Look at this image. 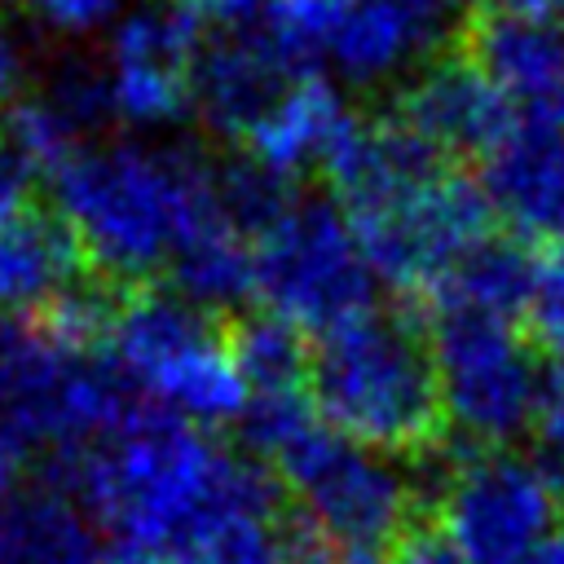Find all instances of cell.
Wrapping results in <instances>:
<instances>
[{"label": "cell", "mask_w": 564, "mask_h": 564, "mask_svg": "<svg viewBox=\"0 0 564 564\" xmlns=\"http://www.w3.org/2000/svg\"><path fill=\"white\" fill-rule=\"evenodd\" d=\"M106 564H189L234 516L282 511L264 463L238 458L207 427L159 405H132L75 467Z\"/></svg>", "instance_id": "cell-1"}, {"label": "cell", "mask_w": 564, "mask_h": 564, "mask_svg": "<svg viewBox=\"0 0 564 564\" xmlns=\"http://www.w3.org/2000/svg\"><path fill=\"white\" fill-rule=\"evenodd\" d=\"M53 207L88 264L141 286L167 273L185 242L229 220L220 172L181 145L115 141L79 150L53 172Z\"/></svg>", "instance_id": "cell-2"}, {"label": "cell", "mask_w": 564, "mask_h": 564, "mask_svg": "<svg viewBox=\"0 0 564 564\" xmlns=\"http://www.w3.org/2000/svg\"><path fill=\"white\" fill-rule=\"evenodd\" d=\"M247 445L269 458L282 489L300 498V516L344 551H383L414 520V489L388 463L335 427H326L308 392L251 397L242 410Z\"/></svg>", "instance_id": "cell-3"}, {"label": "cell", "mask_w": 564, "mask_h": 564, "mask_svg": "<svg viewBox=\"0 0 564 564\" xmlns=\"http://www.w3.org/2000/svg\"><path fill=\"white\" fill-rule=\"evenodd\" d=\"M308 401L326 427L375 454L423 458L449 427L427 335L392 313H366L313 339Z\"/></svg>", "instance_id": "cell-4"}, {"label": "cell", "mask_w": 564, "mask_h": 564, "mask_svg": "<svg viewBox=\"0 0 564 564\" xmlns=\"http://www.w3.org/2000/svg\"><path fill=\"white\" fill-rule=\"evenodd\" d=\"M106 366L159 410L185 423H229L247 410V383L234 366L229 335L207 308L132 286L110 304L106 317Z\"/></svg>", "instance_id": "cell-5"}, {"label": "cell", "mask_w": 564, "mask_h": 564, "mask_svg": "<svg viewBox=\"0 0 564 564\" xmlns=\"http://www.w3.org/2000/svg\"><path fill=\"white\" fill-rule=\"evenodd\" d=\"M137 401L88 348L44 322H0V423L70 458L93 449Z\"/></svg>", "instance_id": "cell-6"}, {"label": "cell", "mask_w": 564, "mask_h": 564, "mask_svg": "<svg viewBox=\"0 0 564 564\" xmlns=\"http://www.w3.org/2000/svg\"><path fill=\"white\" fill-rule=\"evenodd\" d=\"M344 216L370 273L419 295L494 238V207L480 181L454 172L449 163L379 198L352 203Z\"/></svg>", "instance_id": "cell-7"}, {"label": "cell", "mask_w": 564, "mask_h": 564, "mask_svg": "<svg viewBox=\"0 0 564 564\" xmlns=\"http://www.w3.org/2000/svg\"><path fill=\"white\" fill-rule=\"evenodd\" d=\"M256 295L300 335H326L375 313V273L348 216L317 198H291L256 238Z\"/></svg>", "instance_id": "cell-8"}, {"label": "cell", "mask_w": 564, "mask_h": 564, "mask_svg": "<svg viewBox=\"0 0 564 564\" xmlns=\"http://www.w3.org/2000/svg\"><path fill=\"white\" fill-rule=\"evenodd\" d=\"M427 348L445 423L476 449H502L533 432L546 366L524 326L480 313H432Z\"/></svg>", "instance_id": "cell-9"}, {"label": "cell", "mask_w": 564, "mask_h": 564, "mask_svg": "<svg viewBox=\"0 0 564 564\" xmlns=\"http://www.w3.org/2000/svg\"><path fill=\"white\" fill-rule=\"evenodd\" d=\"M436 520L467 564H529L555 542L564 494L538 458L476 449L449 471Z\"/></svg>", "instance_id": "cell-10"}, {"label": "cell", "mask_w": 564, "mask_h": 564, "mask_svg": "<svg viewBox=\"0 0 564 564\" xmlns=\"http://www.w3.org/2000/svg\"><path fill=\"white\" fill-rule=\"evenodd\" d=\"M203 44L185 4H132L110 26L101 66L110 119L132 128H163L194 106V70Z\"/></svg>", "instance_id": "cell-11"}, {"label": "cell", "mask_w": 564, "mask_h": 564, "mask_svg": "<svg viewBox=\"0 0 564 564\" xmlns=\"http://www.w3.org/2000/svg\"><path fill=\"white\" fill-rule=\"evenodd\" d=\"M480 189L516 242L564 238V97L516 106L511 128L480 159Z\"/></svg>", "instance_id": "cell-12"}, {"label": "cell", "mask_w": 564, "mask_h": 564, "mask_svg": "<svg viewBox=\"0 0 564 564\" xmlns=\"http://www.w3.org/2000/svg\"><path fill=\"white\" fill-rule=\"evenodd\" d=\"M471 62L511 106L564 97V18L555 0H485Z\"/></svg>", "instance_id": "cell-13"}, {"label": "cell", "mask_w": 564, "mask_h": 564, "mask_svg": "<svg viewBox=\"0 0 564 564\" xmlns=\"http://www.w3.org/2000/svg\"><path fill=\"white\" fill-rule=\"evenodd\" d=\"M84 251L57 207L31 189L0 194V313H48L84 282Z\"/></svg>", "instance_id": "cell-14"}, {"label": "cell", "mask_w": 564, "mask_h": 564, "mask_svg": "<svg viewBox=\"0 0 564 564\" xmlns=\"http://www.w3.org/2000/svg\"><path fill=\"white\" fill-rule=\"evenodd\" d=\"M405 128H414L432 150L449 154H489L511 128L516 106L494 88V79L471 57L432 62L401 97Z\"/></svg>", "instance_id": "cell-15"}, {"label": "cell", "mask_w": 564, "mask_h": 564, "mask_svg": "<svg viewBox=\"0 0 564 564\" xmlns=\"http://www.w3.org/2000/svg\"><path fill=\"white\" fill-rule=\"evenodd\" d=\"M445 22L449 0H348L326 57L348 84H388L445 40Z\"/></svg>", "instance_id": "cell-16"}, {"label": "cell", "mask_w": 564, "mask_h": 564, "mask_svg": "<svg viewBox=\"0 0 564 564\" xmlns=\"http://www.w3.org/2000/svg\"><path fill=\"white\" fill-rule=\"evenodd\" d=\"M352 110L344 106L339 88L317 79V75H300L282 88V97L251 123V132L242 137L247 163L291 181L308 167H326L335 145L348 137L352 128Z\"/></svg>", "instance_id": "cell-17"}, {"label": "cell", "mask_w": 564, "mask_h": 564, "mask_svg": "<svg viewBox=\"0 0 564 564\" xmlns=\"http://www.w3.org/2000/svg\"><path fill=\"white\" fill-rule=\"evenodd\" d=\"M300 75L304 70H295L264 35L238 31V35L216 40L212 48H203L198 70H194V106L220 137L242 141L251 132V123Z\"/></svg>", "instance_id": "cell-18"}, {"label": "cell", "mask_w": 564, "mask_h": 564, "mask_svg": "<svg viewBox=\"0 0 564 564\" xmlns=\"http://www.w3.org/2000/svg\"><path fill=\"white\" fill-rule=\"evenodd\" d=\"M101 119H110L101 70L70 66L48 88L22 97L9 110V119H4V145L0 150L13 163H22L31 176L35 172H48L53 176L62 163H70L79 154V141Z\"/></svg>", "instance_id": "cell-19"}, {"label": "cell", "mask_w": 564, "mask_h": 564, "mask_svg": "<svg viewBox=\"0 0 564 564\" xmlns=\"http://www.w3.org/2000/svg\"><path fill=\"white\" fill-rule=\"evenodd\" d=\"M538 291V251L516 238H489L463 256L423 300L432 313H480L524 326Z\"/></svg>", "instance_id": "cell-20"}, {"label": "cell", "mask_w": 564, "mask_h": 564, "mask_svg": "<svg viewBox=\"0 0 564 564\" xmlns=\"http://www.w3.org/2000/svg\"><path fill=\"white\" fill-rule=\"evenodd\" d=\"M0 564H106L79 502L57 489H22L0 507Z\"/></svg>", "instance_id": "cell-21"}, {"label": "cell", "mask_w": 564, "mask_h": 564, "mask_svg": "<svg viewBox=\"0 0 564 564\" xmlns=\"http://www.w3.org/2000/svg\"><path fill=\"white\" fill-rule=\"evenodd\" d=\"M167 278L176 282L181 300L198 308H229L256 295V242L234 220H220L181 247Z\"/></svg>", "instance_id": "cell-22"}, {"label": "cell", "mask_w": 564, "mask_h": 564, "mask_svg": "<svg viewBox=\"0 0 564 564\" xmlns=\"http://www.w3.org/2000/svg\"><path fill=\"white\" fill-rule=\"evenodd\" d=\"M234 366L251 397H282V392H308V335L286 326L273 313H251L225 326Z\"/></svg>", "instance_id": "cell-23"}, {"label": "cell", "mask_w": 564, "mask_h": 564, "mask_svg": "<svg viewBox=\"0 0 564 564\" xmlns=\"http://www.w3.org/2000/svg\"><path fill=\"white\" fill-rule=\"evenodd\" d=\"M348 0H269L264 4V40L304 70L313 57H326L335 26Z\"/></svg>", "instance_id": "cell-24"}, {"label": "cell", "mask_w": 564, "mask_h": 564, "mask_svg": "<svg viewBox=\"0 0 564 564\" xmlns=\"http://www.w3.org/2000/svg\"><path fill=\"white\" fill-rule=\"evenodd\" d=\"M22 9L57 35H97L115 26L132 0H22Z\"/></svg>", "instance_id": "cell-25"}, {"label": "cell", "mask_w": 564, "mask_h": 564, "mask_svg": "<svg viewBox=\"0 0 564 564\" xmlns=\"http://www.w3.org/2000/svg\"><path fill=\"white\" fill-rule=\"evenodd\" d=\"M392 564H467L454 538L441 529L436 516H419L397 542H392Z\"/></svg>", "instance_id": "cell-26"}, {"label": "cell", "mask_w": 564, "mask_h": 564, "mask_svg": "<svg viewBox=\"0 0 564 564\" xmlns=\"http://www.w3.org/2000/svg\"><path fill=\"white\" fill-rule=\"evenodd\" d=\"M22 84H26V44L18 26L0 13V110H13L22 101Z\"/></svg>", "instance_id": "cell-27"}, {"label": "cell", "mask_w": 564, "mask_h": 564, "mask_svg": "<svg viewBox=\"0 0 564 564\" xmlns=\"http://www.w3.org/2000/svg\"><path fill=\"white\" fill-rule=\"evenodd\" d=\"M26 454L31 445L0 423V507H9L18 494H22V476H26Z\"/></svg>", "instance_id": "cell-28"}, {"label": "cell", "mask_w": 564, "mask_h": 564, "mask_svg": "<svg viewBox=\"0 0 564 564\" xmlns=\"http://www.w3.org/2000/svg\"><path fill=\"white\" fill-rule=\"evenodd\" d=\"M189 13H203V18H216L225 26H238V22H251L264 13L269 0H181Z\"/></svg>", "instance_id": "cell-29"}, {"label": "cell", "mask_w": 564, "mask_h": 564, "mask_svg": "<svg viewBox=\"0 0 564 564\" xmlns=\"http://www.w3.org/2000/svg\"><path fill=\"white\" fill-rule=\"evenodd\" d=\"M330 564H392V560H383L379 551H344V555H335Z\"/></svg>", "instance_id": "cell-30"}, {"label": "cell", "mask_w": 564, "mask_h": 564, "mask_svg": "<svg viewBox=\"0 0 564 564\" xmlns=\"http://www.w3.org/2000/svg\"><path fill=\"white\" fill-rule=\"evenodd\" d=\"M529 564H564V542H551V546H542Z\"/></svg>", "instance_id": "cell-31"}, {"label": "cell", "mask_w": 564, "mask_h": 564, "mask_svg": "<svg viewBox=\"0 0 564 564\" xmlns=\"http://www.w3.org/2000/svg\"><path fill=\"white\" fill-rule=\"evenodd\" d=\"M555 9H560V18H564V0H555Z\"/></svg>", "instance_id": "cell-32"}]
</instances>
